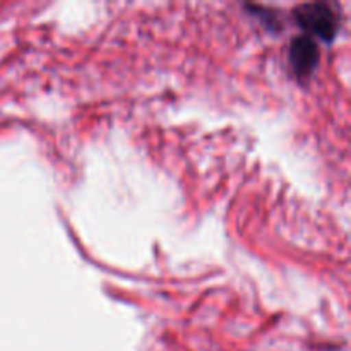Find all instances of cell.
Segmentation results:
<instances>
[{"mask_svg":"<svg viewBox=\"0 0 351 351\" xmlns=\"http://www.w3.org/2000/svg\"><path fill=\"white\" fill-rule=\"evenodd\" d=\"M295 19L304 29L311 31L315 36L326 41L335 40L336 31H338V19H336V14L332 12L331 7L326 5V3L314 2L297 7Z\"/></svg>","mask_w":351,"mask_h":351,"instance_id":"6da1fadb","label":"cell"},{"mask_svg":"<svg viewBox=\"0 0 351 351\" xmlns=\"http://www.w3.org/2000/svg\"><path fill=\"white\" fill-rule=\"evenodd\" d=\"M290 62L293 71L300 77L311 75L319 62L317 43L311 36L295 38L290 47Z\"/></svg>","mask_w":351,"mask_h":351,"instance_id":"7a4b0ae2","label":"cell"}]
</instances>
